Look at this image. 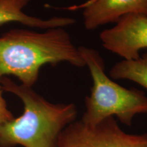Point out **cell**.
Wrapping results in <instances>:
<instances>
[{
    "label": "cell",
    "mask_w": 147,
    "mask_h": 147,
    "mask_svg": "<svg viewBox=\"0 0 147 147\" xmlns=\"http://www.w3.org/2000/svg\"><path fill=\"white\" fill-rule=\"evenodd\" d=\"M1 84L3 91L21 100L24 111L0 129V147H57L61 132L76 121L75 104H53L32 87L18 84L8 77H2Z\"/></svg>",
    "instance_id": "cell-2"
},
{
    "label": "cell",
    "mask_w": 147,
    "mask_h": 147,
    "mask_svg": "<svg viewBox=\"0 0 147 147\" xmlns=\"http://www.w3.org/2000/svg\"><path fill=\"white\" fill-rule=\"evenodd\" d=\"M78 49L89 69L93 81L91 94L85 98L84 123L95 125L109 117H116L130 126L136 115L147 114V97L144 91L127 89L113 81L105 72V63L95 49L79 47Z\"/></svg>",
    "instance_id": "cell-3"
},
{
    "label": "cell",
    "mask_w": 147,
    "mask_h": 147,
    "mask_svg": "<svg viewBox=\"0 0 147 147\" xmlns=\"http://www.w3.org/2000/svg\"><path fill=\"white\" fill-rule=\"evenodd\" d=\"M104 48L123 60H136L140 51L147 49V16L139 14L125 15L110 29L100 33Z\"/></svg>",
    "instance_id": "cell-5"
},
{
    "label": "cell",
    "mask_w": 147,
    "mask_h": 147,
    "mask_svg": "<svg viewBox=\"0 0 147 147\" xmlns=\"http://www.w3.org/2000/svg\"><path fill=\"white\" fill-rule=\"evenodd\" d=\"M57 147H147V134H127L114 117L95 125L75 121L61 132Z\"/></svg>",
    "instance_id": "cell-4"
},
{
    "label": "cell",
    "mask_w": 147,
    "mask_h": 147,
    "mask_svg": "<svg viewBox=\"0 0 147 147\" xmlns=\"http://www.w3.org/2000/svg\"><path fill=\"white\" fill-rule=\"evenodd\" d=\"M31 0H0V26L8 23H19L26 26L46 30L64 27L75 23V19L69 17H55L42 19L28 15L23 8Z\"/></svg>",
    "instance_id": "cell-7"
},
{
    "label": "cell",
    "mask_w": 147,
    "mask_h": 147,
    "mask_svg": "<svg viewBox=\"0 0 147 147\" xmlns=\"http://www.w3.org/2000/svg\"><path fill=\"white\" fill-rule=\"evenodd\" d=\"M110 76L115 80H129L147 89V53L136 60H122L110 70Z\"/></svg>",
    "instance_id": "cell-8"
},
{
    "label": "cell",
    "mask_w": 147,
    "mask_h": 147,
    "mask_svg": "<svg viewBox=\"0 0 147 147\" xmlns=\"http://www.w3.org/2000/svg\"><path fill=\"white\" fill-rule=\"evenodd\" d=\"M65 9L82 10L84 27L93 30L106 24L115 23L129 14L147 16V0H87Z\"/></svg>",
    "instance_id": "cell-6"
},
{
    "label": "cell",
    "mask_w": 147,
    "mask_h": 147,
    "mask_svg": "<svg viewBox=\"0 0 147 147\" xmlns=\"http://www.w3.org/2000/svg\"><path fill=\"white\" fill-rule=\"evenodd\" d=\"M67 62L86 66L78 47L63 27L36 32L24 29L9 30L0 36V78L11 75L22 84L33 87L41 67Z\"/></svg>",
    "instance_id": "cell-1"
},
{
    "label": "cell",
    "mask_w": 147,
    "mask_h": 147,
    "mask_svg": "<svg viewBox=\"0 0 147 147\" xmlns=\"http://www.w3.org/2000/svg\"><path fill=\"white\" fill-rule=\"evenodd\" d=\"M3 88L0 78V129L4 123L14 118L12 113L8 109L6 102L3 96Z\"/></svg>",
    "instance_id": "cell-9"
}]
</instances>
